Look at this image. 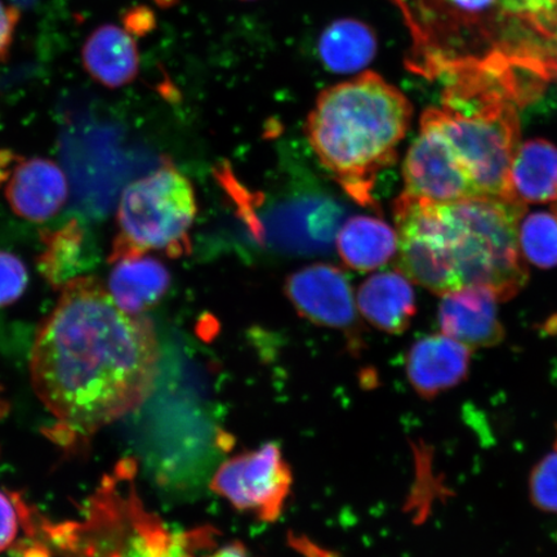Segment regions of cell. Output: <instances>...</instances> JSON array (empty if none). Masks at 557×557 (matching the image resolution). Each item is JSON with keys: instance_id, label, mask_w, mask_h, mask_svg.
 <instances>
[{"instance_id": "obj_1", "label": "cell", "mask_w": 557, "mask_h": 557, "mask_svg": "<svg viewBox=\"0 0 557 557\" xmlns=\"http://www.w3.org/2000/svg\"><path fill=\"white\" fill-rule=\"evenodd\" d=\"M154 324L123 311L92 275L61 289L35 334V393L62 428L90 435L137 409L154 387Z\"/></svg>"}, {"instance_id": "obj_2", "label": "cell", "mask_w": 557, "mask_h": 557, "mask_svg": "<svg viewBox=\"0 0 557 557\" xmlns=\"http://www.w3.org/2000/svg\"><path fill=\"white\" fill-rule=\"evenodd\" d=\"M404 64L428 81L482 83L525 107L557 87V0H389Z\"/></svg>"}, {"instance_id": "obj_3", "label": "cell", "mask_w": 557, "mask_h": 557, "mask_svg": "<svg viewBox=\"0 0 557 557\" xmlns=\"http://www.w3.org/2000/svg\"><path fill=\"white\" fill-rule=\"evenodd\" d=\"M525 212L505 199L441 203L404 191L394 205L398 270L438 296L485 287L508 301L529 277L518 240Z\"/></svg>"}, {"instance_id": "obj_4", "label": "cell", "mask_w": 557, "mask_h": 557, "mask_svg": "<svg viewBox=\"0 0 557 557\" xmlns=\"http://www.w3.org/2000/svg\"><path fill=\"white\" fill-rule=\"evenodd\" d=\"M412 114V103L401 90L366 72L319 95L306 135L319 162L348 197L373 207L379 174L398 158Z\"/></svg>"}, {"instance_id": "obj_5", "label": "cell", "mask_w": 557, "mask_h": 557, "mask_svg": "<svg viewBox=\"0 0 557 557\" xmlns=\"http://www.w3.org/2000/svg\"><path fill=\"white\" fill-rule=\"evenodd\" d=\"M518 109L498 89L445 87L442 107L422 114L448 139L482 198L512 201L510 170L520 145Z\"/></svg>"}, {"instance_id": "obj_6", "label": "cell", "mask_w": 557, "mask_h": 557, "mask_svg": "<svg viewBox=\"0 0 557 557\" xmlns=\"http://www.w3.org/2000/svg\"><path fill=\"white\" fill-rule=\"evenodd\" d=\"M198 207L193 185L164 160L158 170L134 181L116 211L117 234L108 261L160 252L178 259L190 252V232Z\"/></svg>"}, {"instance_id": "obj_7", "label": "cell", "mask_w": 557, "mask_h": 557, "mask_svg": "<svg viewBox=\"0 0 557 557\" xmlns=\"http://www.w3.org/2000/svg\"><path fill=\"white\" fill-rule=\"evenodd\" d=\"M292 486L289 466L275 444L230 458L215 472L212 491L262 521L281 517Z\"/></svg>"}, {"instance_id": "obj_8", "label": "cell", "mask_w": 557, "mask_h": 557, "mask_svg": "<svg viewBox=\"0 0 557 557\" xmlns=\"http://www.w3.org/2000/svg\"><path fill=\"white\" fill-rule=\"evenodd\" d=\"M403 177L406 193L418 198L441 203L482 198L448 139L424 116L404 160Z\"/></svg>"}, {"instance_id": "obj_9", "label": "cell", "mask_w": 557, "mask_h": 557, "mask_svg": "<svg viewBox=\"0 0 557 557\" xmlns=\"http://www.w3.org/2000/svg\"><path fill=\"white\" fill-rule=\"evenodd\" d=\"M0 190L18 218L46 222L66 205L69 183L51 159L25 157L0 149Z\"/></svg>"}, {"instance_id": "obj_10", "label": "cell", "mask_w": 557, "mask_h": 557, "mask_svg": "<svg viewBox=\"0 0 557 557\" xmlns=\"http://www.w3.org/2000/svg\"><path fill=\"white\" fill-rule=\"evenodd\" d=\"M285 294L299 315L311 323L352 333L357 329V302L347 277L336 267L317 263L292 274Z\"/></svg>"}, {"instance_id": "obj_11", "label": "cell", "mask_w": 557, "mask_h": 557, "mask_svg": "<svg viewBox=\"0 0 557 557\" xmlns=\"http://www.w3.org/2000/svg\"><path fill=\"white\" fill-rule=\"evenodd\" d=\"M498 302L497 295L485 287H465L443 295L438 306L442 333L471 350L499 345L505 329Z\"/></svg>"}, {"instance_id": "obj_12", "label": "cell", "mask_w": 557, "mask_h": 557, "mask_svg": "<svg viewBox=\"0 0 557 557\" xmlns=\"http://www.w3.org/2000/svg\"><path fill=\"white\" fill-rule=\"evenodd\" d=\"M471 348L445 334L418 339L407 355L410 385L423 399H434L468 379Z\"/></svg>"}, {"instance_id": "obj_13", "label": "cell", "mask_w": 557, "mask_h": 557, "mask_svg": "<svg viewBox=\"0 0 557 557\" xmlns=\"http://www.w3.org/2000/svg\"><path fill=\"white\" fill-rule=\"evenodd\" d=\"M41 248L37 267L52 288L61 290L70 282L88 275L96 267L94 240L79 220H69L65 225L41 234Z\"/></svg>"}, {"instance_id": "obj_14", "label": "cell", "mask_w": 557, "mask_h": 557, "mask_svg": "<svg viewBox=\"0 0 557 557\" xmlns=\"http://www.w3.org/2000/svg\"><path fill=\"white\" fill-rule=\"evenodd\" d=\"M357 306L375 330L400 334L416 315V295L409 278L396 271L374 274L360 285Z\"/></svg>"}, {"instance_id": "obj_15", "label": "cell", "mask_w": 557, "mask_h": 557, "mask_svg": "<svg viewBox=\"0 0 557 557\" xmlns=\"http://www.w3.org/2000/svg\"><path fill=\"white\" fill-rule=\"evenodd\" d=\"M83 67L99 85L116 89L131 85L139 70L137 41L117 25H102L89 35L82 50Z\"/></svg>"}, {"instance_id": "obj_16", "label": "cell", "mask_w": 557, "mask_h": 557, "mask_svg": "<svg viewBox=\"0 0 557 557\" xmlns=\"http://www.w3.org/2000/svg\"><path fill=\"white\" fill-rule=\"evenodd\" d=\"M111 264L108 290L125 312L143 315L162 301L170 289L169 269L149 253L123 257Z\"/></svg>"}, {"instance_id": "obj_17", "label": "cell", "mask_w": 557, "mask_h": 557, "mask_svg": "<svg viewBox=\"0 0 557 557\" xmlns=\"http://www.w3.org/2000/svg\"><path fill=\"white\" fill-rule=\"evenodd\" d=\"M515 203L545 205L557 199V146L543 138L520 143L510 170Z\"/></svg>"}, {"instance_id": "obj_18", "label": "cell", "mask_w": 557, "mask_h": 557, "mask_svg": "<svg viewBox=\"0 0 557 557\" xmlns=\"http://www.w3.org/2000/svg\"><path fill=\"white\" fill-rule=\"evenodd\" d=\"M337 249L346 267L366 273L394 259L398 253V235L381 219L357 215L341 228Z\"/></svg>"}, {"instance_id": "obj_19", "label": "cell", "mask_w": 557, "mask_h": 557, "mask_svg": "<svg viewBox=\"0 0 557 557\" xmlns=\"http://www.w3.org/2000/svg\"><path fill=\"white\" fill-rule=\"evenodd\" d=\"M379 51L372 27L363 21L341 18L325 27L319 39V55L332 73H359Z\"/></svg>"}, {"instance_id": "obj_20", "label": "cell", "mask_w": 557, "mask_h": 557, "mask_svg": "<svg viewBox=\"0 0 557 557\" xmlns=\"http://www.w3.org/2000/svg\"><path fill=\"white\" fill-rule=\"evenodd\" d=\"M519 248L524 260L540 269L557 267V214L522 215L518 226Z\"/></svg>"}, {"instance_id": "obj_21", "label": "cell", "mask_w": 557, "mask_h": 557, "mask_svg": "<svg viewBox=\"0 0 557 557\" xmlns=\"http://www.w3.org/2000/svg\"><path fill=\"white\" fill-rule=\"evenodd\" d=\"M177 557H249L239 542L221 543L211 527L177 534Z\"/></svg>"}, {"instance_id": "obj_22", "label": "cell", "mask_w": 557, "mask_h": 557, "mask_svg": "<svg viewBox=\"0 0 557 557\" xmlns=\"http://www.w3.org/2000/svg\"><path fill=\"white\" fill-rule=\"evenodd\" d=\"M528 484L533 506L542 512L557 513V449L540 459Z\"/></svg>"}, {"instance_id": "obj_23", "label": "cell", "mask_w": 557, "mask_h": 557, "mask_svg": "<svg viewBox=\"0 0 557 557\" xmlns=\"http://www.w3.org/2000/svg\"><path fill=\"white\" fill-rule=\"evenodd\" d=\"M29 274L23 260L10 250L0 249V308H7L24 296Z\"/></svg>"}, {"instance_id": "obj_24", "label": "cell", "mask_w": 557, "mask_h": 557, "mask_svg": "<svg viewBox=\"0 0 557 557\" xmlns=\"http://www.w3.org/2000/svg\"><path fill=\"white\" fill-rule=\"evenodd\" d=\"M18 531L16 504L0 491V553L5 552L15 541Z\"/></svg>"}, {"instance_id": "obj_25", "label": "cell", "mask_w": 557, "mask_h": 557, "mask_svg": "<svg viewBox=\"0 0 557 557\" xmlns=\"http://www.w3.org/2000/svg\"><path fill=\"white\" fill-rule=\"evenodd\" d=\"M18 21L20 11L16 7L5 4L3 0H0V62L9 58Z\"/></svg>"}, {"instance_id": "obj_26", "label": "cell", "mask_w": 557, "mask_h": 557, "mask_svg": "<svg viewBox=\"0 0 557 557\" xmlns=\"http://www.w3.org/2000/svg\"><path fill=\"white\" fill-rule=\"evenodd\" d=\"M290 543L304 557H338L302 537H290Z\"/></svg>"}, {"instance_id": "obj_27", "label": "cell", "mask_w": 557, "mask_h": 557, "mask_svg": "<svg viewBox=\"0 0 557 557\" xmlns=\"http://www.w3.org/2000/svg\"><path fill=\"white\" fill-rule=\"evenodd\" d=\"M7 410H9V406H7L5 400L3 399L2 392H0V418L5 416Z\"/></svg>"}, {"instance_id": "obj_28", "label": "cell", "mask_w": 557, "mask_h": 557, "mask_svg": "<svg viewBox=\"0 0 557 557\" xmlns=\"http://www.w3.org/2000/svg\"><path fill=\"white\" fill-rule=\"evenodd\" d=\"M554 212L557 214V199L555 200V205H554Z\"/></svg>"}, {"instance_id": "obj_29", "label": "cell", "mask_w": 557, "mask_h": 557, "mask_svg": "<svg viewBox=\"0 0 557 557\" xmlns=\"http://www.w3.org/2000/svg\"><path fill=\"white\" fill-rule=\"evenodd\" d=\"M246 2H252V0H246Z\"/></svg>"}]
</instances>
